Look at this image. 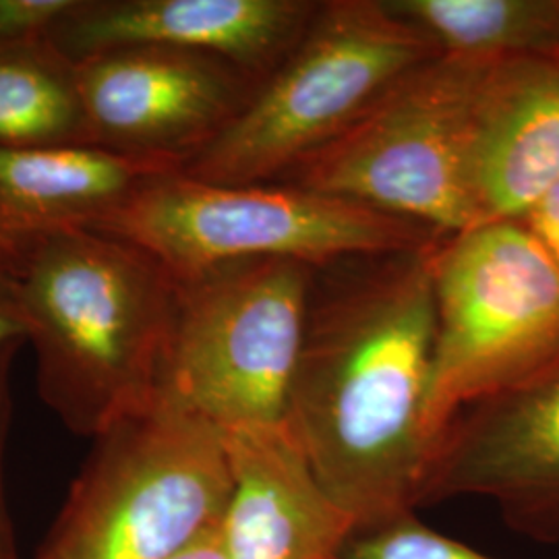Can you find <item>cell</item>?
Listing matches in <instances>:
<instances>
[{
	"mask_svg": "<svg viewBox=\"0 0 559 559\" xmlns=\"http://www.w3.org/2000/svg\"><path fill=\"white\" fill-rule=\"evenodd\" d=\"M443 239L342 261L316 280L286 429L355 526L420 508L438 448L429 400Z\"/></svg>",
	"mask_w": 559,
	"mask_h": 559,
	"instance_id": "1",
	"label": "cell"
},
{
	"mask_svg": "<svg viewBox=\"0 0 559 559\" xmlns=\"http://www.w3.org/2000/svg\"><path fill=\"white\" fill-rule=\"evenodd\" d=\"M38 388L67 429L98 438L158 396L177 280L133 242L59 230L7 242Z\"/></svg>",
	"mask_w": 559,
	"mask_h": 559,
	"instance_id": "2",
	"label": "cell"
},
{
	"mask_svg": "<svg viewBox=\"0 0 559 559\" xmlns=\"http://www.w3.org/2000/svg\"><path fill=\"white\" fill-rule=\"evenodd\" d=\"M438 55L381 0L321 2L295 48L179 173L218 185L286 182L396 81Z\"/></svg>",
	"mask_w": 559,
	"mask_h": 559,
	"instance_id": "3",
	"label": "cell"
},
{
	"mask_svg": "<svg viewBox=\"0 0 559 559\" xmlns=\"http://www.w3.org/2000/svg\"><path fill=\"white\" fill-rule=\"evenodd\" d=\"M98 233L133 242L175 280L224 263L293 260L316 270L445 237L417 222L293 182L218 185L179 170L147 180Z\"/></svg>",
	"mask_w": 559,
	"mask_h": 559,
	"instance_id": "4",
	"label": "cell"
},
{
	"mask_svg": "<svg viewBox=\"0 0 559 559\" xmlns=\"http://www.w3.org/2000/svg\"><path fill=\"white\" fill-rule=\"evenodd\" d=\"M233 491L226 436L158 394L112 423L36 559H170L221 524Z\"/></svg>",
	"mask_w": 559,
	"mask_h": 559,
	"instance_id": "5",
	"label": "cell"
},
{
	"mask_svg": "<svg viewBox=\"0 0 559 559\" xmlns=\"http://www.w3.org/2000/svg\"><path fill=\"white\" fill-rule=\"evenodd\" d=\"M318 272L247 260L177 280L158 394L224 433L286 425Z\"/></svg>",
	"mask_w": 559,
	"mask_h": 559,
	"instance_id": "6",
	"label": "cell"
},
{
	"mask_svg": "<svg viewBox=\"0 0 559 559\" xmlns=\"http://www.w3.org/2000/svg\"><path fill=\"white\" fill-rule=\"evenodd\" d=\"M493 62L450 55L425 60L286 182L445 237L479 228L468 152L480 85Z\"/></svg>",
	"mask_w": 559,
	"mask_h": 559,
	"instance_id": "7",
	"label": "cell"
},
{
	"mask_svg": "<svg viewBox=\"0 0 559 559\" xmlns=\"http://www.w3.org/2000/svg\"><path fill=\"white\" fill-rule=\"evenodd\" d=\"M429 427L440 443L464 408L559 362V267L520 222L441 240Z\"/></svg>",
	"mask_w": 559,
	"mask_h": 559,
	"instance_id": "8",
	"label": "cell"
},
{
	"mask_svg": "<svg viewBox=\"0 0 559 559\" xmlns=\"http://www.w3.org/2000/svg\"><path fill=\"white\" fill-rule=\"evenodd\" d=\"M92 143L182 170L245 108L260 78L210 55L135 46L75 62Z\"/></svg>",
	"mask_w": 559,
	"mask_h": 559,
	"instance_id": "9",
	"label": "cell"
},
{
	"mask_svg": "<svg viewBox=\"0 0 559 559\" xmlns=\"http://www.w3.org/2000/svg\"><path fill=\"white\" fill-rule=\"evenodd\" d=\"M456 498L493 501L514 533L559 545V362L448 425L420 506Z\"/></svg>",
	"mask_w": 559,
	"mask_h": 559,
	"instance_id": "10",
	"label": "cell"
},
{
	"mask_svg": "<svg viewBox=\"0 0 559 559\" xmlns=\"http://www.w3.org/2000/svg\"><path fill=\"white\" fill-rule=\"evenodd\" d=\"M309 0H75L48 41L71 62L135 46L228 60L263 80L316 17Z\"/></svg>",
	"mask_w": 559,
	"mask_h": 559,
	"instance_id": "11",
	"label": "cell"
},
{
	"mask_svg": "<svg viewBox=\"0 0 559 559\" xmlns=\"http://www.w3.org/2000/svg\"><path fill=\"white\" fill-rule=\"evenodd\" d=\"M559 182V64L539 57L489 67L475 108L468 185L480 226L519 222Z\"/></svg>",
	"mask_w": 559,
	"mask_h": 559,
	"instance_id": "12",
	"label": "cell"
},
{
	"mask_svg": "<svg viewBox=\"0 0 559 559\" xmlns=\"http://www.w3.org/2000/svg\"><path fill=\"white\" fill-rule=\"evenodd\" d=\"M233 491L221 520L226 559H336L355 528L313 477L286 425L224 433Z\"/></svg>",
	"mask_w": 559,
	"mask_h": 559,
	"instance_id": "13",
	"label": "cell"
},
{
	"mask_svg": "<svg viewBox=\"0 0 559 559\" xmlns=\"http://www.w3.org/2000/svg\"><path fill=\"white\" fill-rule=\"evenodd\" d=\"M162 173L98 145L0 147V240L96 230ZM7 253V251H4Z\"/></svg>",
	"mask_w": 559,
	"mask_h": 559,
	"instance_id": "14",
	"label": "cell"
},
{
	"mask_svg": "<svg viewBox=\"0 0 559 559\" xmlns=\"http://www.w3.org/2000/svg\"><path fill=\"white\" fill-rule=\"evenodd\" d=\"M440 55L475 60L559 55V0H381Z\"/></svg>",
	"mask_w": 559,
	"mask_h": 559,
	"instance_id": "15",
	"label": "cell"
},
{
	"mask_svg": "<svg viewBox=\"0 0 559 559\" xmlns=\"http://www.w3.org/2000/svg\"><path fill=\"white\" fill-rule=\"evenodd\" d=\"M94 145L75 62L48 40L0 48V147Z\"/></svg>",
	"mask_w": 559,
	"mask_h": 559,
	"instance_id": "16",
	"label": "cell"
},
{
	"mask_svg": "<svg viewBox=\"0 0 559 559\" xmlns=\"http://www.w3.org/2000/svg\"><path fill=\"white\" fill-rule=\"evenodd\" d=\"M336 559H498L429 528L417 512L355 526Z\"/></svg>",
	"mask_w": 559,
	"mask_h": 559,
	"instance_id": "17",
	"label": "cell"
},
{
	"mask_svg": "<svg viewBox=\"0 0 559 559\" xmlns=\"http://www.w3.org/2000/svg\"><path fill=\"white\" fill-rule=\"evenodd\" d=\"M75 0H0V48L48 40Z\"/></svg>",
	"mask_w": 559,
	"mask_h": 559,
	"instance_id": "18",
	"label": "cell"
},
{
	"mask_svg": "<svg viewBox=\"0 0 559 559\" xmlns=\"http://www.w3.org/2000/svg\"><path fill=\"white\" fill-rule=\"evenodd\" d=\"M20 348L21 346H11L0 353V559H20L13 522L4 500V445H7L11 413H13L11 367Z\"/></svg>",
	"mask_w": 559,
	"mask_h": 559,
	"instance_id": "19",
	"label": "cell"
},
{
	"mask_svg": "<svg viewBox=\"0 0 559 559\" xmlns=\"http://www.w3.org/2000/svg\"><path fill=\"white\" fill-rule=\"evenodd\" d=\"M519 222L559 267V182H556Z\"/></svg>",
	"mask_w": 559,
	"mask_h": 559,
	"instance_id": "20",
	"label": "cell"
},
{
	"mask_svg": "<svg viewBox=\"0 0 559 559\" xmlns=\"http://www.w3.org/2000/svg\"><path fill=\"white\" fill-rule=\"evenodd\" d=\"M27 342V320L23 313L17 286L0 263V353Z\"/></svg>",
	"mask_w": 559,
	"mask_h": 559,
	"instance_id": "21",
	"label": "cell"
},
{
	"mask_svg": "<svg viewBox=\"0 0 559 559\" xmlns=\"http://www.w3.org/2000/svg\"><path fill=\"white\" fill-rule=\"evenodd\" d=\"M170 559H226L222 547L221 524L193 540L189 547H185L175 558Z\"/></svg>",
	"mask_w": 559,
	"mask_h": 559,
	"instance_id": "22",
	"label": "cell"
},
{
	"mask_svg": "<svg viewBox=\"0 0 559 559\" xmlns=\"http://www.w3.org/2000/svg\"><path fill=\"white\" fill-rule=\"evenodd\" d=\"M4 251H7V249H4V242L0 240V263H4Z\"/></svg>",
	"mask_w": 559,
	"mask_h": 559,
	"instance_id": "23",
	"label": "cell"
},
{
	"mask_svg": "<svg viewBox=\"0 0 559 559\" xmlns=\"http://www.w3.org/2000/svg\"><path fill=\"white\" fill-rule=\"evenodd\" d=\"M554 62H558V64H559V55H558V57H556V59H554Z\"/></svg>",
	"mask_w": 559,
	"mask_h": 559,
	"instance_id": "24",
	"label": "cell"
}]
</instances>
